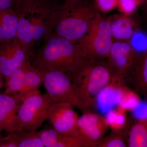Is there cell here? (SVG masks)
Here are the masks:
<instances>
[{
  "mask_svg": "<svg viewBox=\"0 0 147 147\" xmlns=\"http://www.w3.org/2000/svg\"><path fill=\"white\" fill-rule=\"evenodd\" d=\"M32 65L40 72L59 71L71 81L88 61L78 43L51 34L31 58Z\"/></svg>",
  "mask_w": 147,
  "mask_h": 147,
  "instance_id": "1",
  "label": "cell"
},
{
  "mask_svg": "<svg viewBox=\"0 0 147 147\" xmlns=\"http://www.w3.org/2000/svg\"><path fill=\"white\" fill-rule=\"evenodd\" d=\"M56 5L44 0L34 8L21 11L16 37L26 58L30 59L44 39L52 33Z\"/></svg>",
  "mask_w": 147,
  "mask_h": 147,
  "instance_id": "2",
  "label": "cell"
},
{
  "mask_svg": "<svg viewBox=\"0 0 147 147\" xmlns=\"http://www.w3.org/2000/svg\"><path fill=\"white\" fill-rule=\"evenodd\" d=\"M99 12L94 0L56 5L51 34L77 43Z\"/></svg>",
  "mask_w": 147,
  "mask_h": 147,
  "instance_id": "3",
  "label": "cell"
},
{
  "mask_svg": "<svg viewBox=\"0 0 147 147\" xmlns=\"http://www.w3.org/2000/svg\"><path fill=\"white\" fill-rule=\"evenodd\" d=\"M113 79V74L105 61L88 62L71 81L89 108L96 103L98 94Z\"/></svg>",
  "mask_w": 147,
  "mask_h": 147,
  "instance_id": "4",
  "label": "cell"
},
{
  "mask_svg": "<svg viewBox=\"0 0 147 147\" xmlns=\"http://www.w3.org/2000/svg\"><path fill=\"white\" fill-rule=\"evenodd\" d=\"M108 17L99 12L77 43L89 62L105 61L114 41Z\"/></svg>",
  "mask_w": 147,
  "mask_h": 147,
  "instance_id": "5",
  "label": "cell"
},
{
  "mask_svg": "<svg viewBox=\"0 0 147 147\" xmlns=\"http://www.w3.org/2000/svg\"><path fill=\"white\" fill-rule=\"evenodd\" d=\"M55 100L48 93L32 94L19 104L17 112L18 131L37 130L47 119L48 112Z\"/></svg>",
  "mask_w": 147,
  "mask_h": 147,
  "instance_id": "6",
  "label": "cell"
},
{
  "mask_svg": "<svg viewBox=\"0 0 147 147\" xmlns=\"http://www.w3.org/2000/svg\"><path fill=\"white\" fill-rule=\"evenodd\" d=\"M43 84L56 103L66 102L76 107L83 113L89 108L79 96L72 81L66 74L59 71L41 72Z\"/></svg>",
  "mask_w": 147,
  "mask_h": 147,
  "instance_id": "7",
  "label": "cell"
},
{
  "mask_svg": "<svg viewBox=\"0 0 147 147\" xmlns=\"http://www.w3.org/2000/svg\"><path fill=\"white\" fill-rule=\"evenodd\" d=\"M139 55L131 40H114L105 62L113 76L122 81L133 67Z\"/></svg>",
  "mask_w": 147,
  "mask_h": 147,
  "instance_id": "8",
  "label": "cell"
},
{
  "mask_svg": "<svg viewBox=\"0 0 147 147\" xmlns=\"http://www.w3.org/2000/svg\"><path fill=\"white\" fill-rule=\"evenodd\" d=\"M108 126L105 119L88 110L78 119L76 136L84 139L92 147L96 146L102 139Z\"/></svg>",
  "mask_w": 147,
  "mask_h": 147,
  "instance_id": "9",
  "label": "cell"
},
{
  "mask_svg": "<svg viewBox=\"0 0 147 147\" xmlns=\"http://www.w3.org/2000/svg\"><path fill=\"white\" fill-rule=\"evenodd\" d=\"M73 107L66 102L55 103L49 110L47 119L56 131L76 137V125L79 117Z\"/></svg>",
  "mask_w": 147,
  "mask_h": 147,
  "instance_id": "10",
  "label": "cell"
},
{
  "mask_svg": "<svg viewBox=\"0 0 147 147\" xmlns=\"http://www.w3.org/2000/svg\"><path fill=\"white\" fill-rule=\"evenodd\" d=\"M26 59L17 38L0 43V71L5 79L23 65Z\"/></svg>",
  "mask_w": 147,
  "mask_h": 147,
  "instance_id": "11",
  "label": "cell"
},
{
  "mask_svg": "<svg viewBox=\"0 0 147 147\" xmlns=\"http://www.w3.org/2000/svg\"><path fill=\"white\" fill-rule=\"evenodd\" d=\"M108 17L115 40H131L140 30L139 22L132 15L120 13Z\"/></svg>",
  "mask_w": 147,
  "mask_h": 147,
  "instance_id": "12",
  "label": "cell"
},
{
  "mask_svg": "<svg viewBox=\"0 0 147 147\" xmlns=\"http://www.w3.org/2000/svg\"><path fill=\"white\" fill-rule=\"evenodd\" d=\"M39 133L44 147H92L82 138L62 134L53 127H44L39 131Z\"/></svg>",
  "mask_w": 147,
  "mask_h": 147,
  "instance_id": "13",
  "label": "cell"
},
{
  "mask_svg": "<svg viewBox=\"0 0 147 147\" xmlns=\"http://www.w3.org/2000/svg\"><path fill=\"white\" fill-rule=\"evenodd\" d=\"M19 104L11 96L0 94V129L8 133L18 130Z\"/></svg>",
  "mask_w": 147,
  "mask_h": 147,
  "instance_id": "14",
  "label": "cell"
},
{
  "mask_svg": "<svg viewBox=\"0 0 147 147\" xmlns=\"http://www.w3.org/2000/svg\"><path fill=\"white\" fill-rule=\"evenodd\" d=\"M132 84L134 91L147 100V48L139 54L136 63L125 77Z\"/></svg>",
  "mask_w": 147,
  "mask_h": 147,
  "instance_id": "15",
  "label": "cell"
},
{
  "mask_svg": "<svg viewBox=\"0 0 147 147\" xmlns=\"http://www.w3.org/2000/svg\"><path fill=\"white\" fill-rule=\"evenodd\" d=\"M19 13L15 9H0V43L16 37Z\"/></svg>",
  "mask_w": 147,
  "mask_h": 147,
  "instance_id": "16",
  "label": "cell"
},
{
  "mask_svg": "<svg viewBox=\"0 0 147 147\" xmlns=\"http://www.w3.org/2000/svg\"><path fill=\"white\" fill-rule=\"evenodd\" d=\"M121 89L108 85L100 91L96 97V102L102 113H107L117 104H119L122 96Z\"/></svg>",
  "mask_w": 147,
  "mask_h": 147,
  "instance_id": "17",
  "label": "cell"
},
{
  "mask_svg": "<svg viewBox=\"0 0 147 147\" xmlns=\"http://www.w3.org/2000/svg\"><path fill=\"white\" fill-rule=\"evenodd\" d=\"M15 144L17 147H44L40 137L39 131L16 130L4 137Z\"/></svg>",
  "mask_w": 147,
  "mask_h": 147,
  "instance_id": "18",
  "label": "cell"
},
{
  "mask_svg": "<svg viewBox=\"0 0 147 147\" xmlns=\"http://www.w3.org/2000/svg\"><path fill=\"white\" fill-rule=\"evenodd\" d=\"M25 70V85L20 93H27L39 90L43 84V75L32 65L31 59L26 58L24 63Z\"/></svg>",
  "mask_w": 147,
  "mask_h": 147,
  "instance_id": "19",
  "label": "cell"
},
{
  "mask_svg": "<svg viewBox=\"0 0 147 147\" xmlns=\"http://www.w3.org/2000/svg\"><path fill=\"white\" fill-rule=\"evenodd\" d=\"M127 142L128 147H147V119L139 120L131 125Z\"/></svg>",
  "mask_w": 147,
  "mask_h": 147,
  "instance_id": "20",
  "label": "cell"
},
{
  "mask_svg": "<svg viewBox=\"0 0 147 147\" xmlns=\"http://www.w3.org/2000/svg\"><path fill=\"white\" fill-rule=\"evenodd\" d=\"M5 79V89L4 93L12 95L22 91L25 85V70L24 64Z\"/></svg>",
  "mask_w": 147,
  "mask_h": 147,
  "instance_id": "21",
  "label": "cell"
},
{
  "mask_svg": "<svg viewBox=\"0 0 147 147\" xmlns=\"http://www.w3.org/2000/svg\"><path fill=\"white\" fill-rule=\"evenodd\" d=\"M141 102L138 94L135 92H126L125 94L123 91L122 96L119 104L122 109L134 110Z\"/></svg>",
  "mask_w": 147,
  "mask_h": 147,
  "instance_id": "22",
  "label": "cell"
},
{
  "mask_svg": "<svg viewBox=\"0 0 147 147\" xmlns=\"http://www.w3.org/2000/svg\"><path fill=\"white\" fill-rule=\"evenodd\" d=\"M116 8L121 13L133 15L139 8V5L135 0H117Z\"/></svg>",
  "mask_w": 147,
  "mask_h": 147,
  "instance_id": "23",
  "label": "cell"
},
{
  "mask_svg": "<svg viewBox=\"0 0 147 147\" xmlns=\"http://www.w3.org/2000/svg\"><path fill=\"white\" fill-rule=\"evenodd\" d=\"M105 119L109 126L114 129H117L123 126L125 119L121 113L111 110L107 112Z\"/></svg>",
  "mask_w": 147,
  "mask_h": 147,
  "instance_id": "24",
  "label": "cell"
},
{
  "mask_svg": "<svg viewBox=\"0 0 147 147\" xmlns=\"http://www.w3.org/2000/svg\"><path fill=\"white\" fill-rule=\"evenodd\" d=\"M117 0H94L96 7L99 12L107 13L117 8Z\"/></svg>",
  "mask_w": 147,
  "mask_h": 147,
  "instance_id": "25",
  "label": "cell"
},
{
  "mask_svg": "<svg viewBox=\"0 0 147 147\" xmlns=\"http://www.w3.org/2000/svg\"><path fill=\"white\" fill-rule=\"evenodd\" d=\"M44 0H17L20 11L32 9L38 5Z\"/></svg>",
  "mask_w": 147,
  "mask_h": 147,
  "instance_id": "26",
  "label": "cell"
},
{
  "mask_svg": "<svg viewBox=\"0 0 147 147\" xmlns=\"http://www.w3.org/2000/svg\"><path fill=\"white\" fill-rule=\"evenodd\" d=\"M98 146L104 147H125V142L120 137L117 136L112 137L110 139L103 142L102 144H99Z\"/></svg>",
  "mask_w": 147,
  "mask_h": 147,
  "instance_id": "27",
  "label": "cell"
},
{
  "mask_svg": "<svg viewBox=\"0 0 147 147\" xmlns=\"http://www.w3.org/2000/svg\"><path fill=\"white\" fill-rule=\"evenodd\" d=\"M134 115L139 120L147 119V103L142 102L134 109Z\"/></svg>",
  "mask_w": 147,
  "mask_h": 147,
  "instance_id": "28",
  "label": "cell"
},
{
  "mask_svg": "<svg viewBox=\"0 0 147 147\" xmlns=\"http://www.w3.org/2000/svg\"><path fill=\"white\" fill-rule=\"evenodd\" d=\"M9 8L15 9L20 12V7L17 0H0V9Z\"/></svg>",
  "mask_w": 147,
  "mask_h": 147,
  "instance_id": "29",
  "label": "cell"
},
{
  "mask_svg": "<svg viewBox=\"0 0 147 147\" xmlns=\"http://www.w3.org/2000/svg\"><path fill=\"white\" fill-rule=\"evenodd\" d=\"M49 1L54 4L57 5L66 3L81 2L92 1L93 0H49Z\"/></svg>",
  "mask_w": 147,
  "mask_h": 147,
  "instance_id": "30",
  "label": "cell"
},
{
  "mask_svg": "<svg viewBox=\"0 0 147 147\" xmlns=\"http://www.w3.org/2000/svg\"><path fill=\"white\" fill-rule=\"evenodd\" d=\"M139 5V8L143 13L147 12V0H135Z\"/></svg>",
  "mask_w": 147,
  "mask_h": 147,
  "instance_id": "31",
  "label": "cell"
},
{
  "mask_svg": "<svg viewBox=\"0 0 147 147\" xmlns=\"http://www.w3.org/2000/svg\"><path fill=\"white\" fill-rule=\"evenodd\" d=\"M4 79H5L4 77H3L1 72L0 71V90L1 89L3 85Z\"/></svg>",
  "mask_w": 147,
  "mask_h": 147,
  "instance_id": "32",
  "label": "cell"
},
{
  "mask_svg": "<svg viewBox=\"0 0 147 147\" xmlns=\"http://www.w3.org/2000/svg\"><path fill=\"white\" fill-rule=\"evenodd\" d=\"M143 14H144V16L146 21H147V12H145V13H143Z\"/></svg>",
  "mask_w": 147,
  "mask_h": 147,
  "instance_id": "33",
  "label": "cell"
},
{
  "mask_svg": "<svg viewBox=\"0 0 147 147\" xmlns=\"http://www.w3.org/2000/svg\"><path fill=\"white\" fill-rule=\"evenodd\" d=\"M1 132L2 131L1 130V129H0V139H1V138H2L4 137L3 134H2Z\"/></svg>",
  "mask_w": 147,
  "mask_h": 147,
  "instance_id": "34",
  "label": "cell"
}]
</instances>
